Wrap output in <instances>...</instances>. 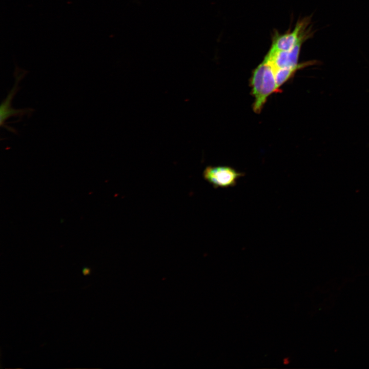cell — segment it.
I'll list each match as a JSON object with an SVG mask.
<instances>
[{
    "label": "cell",
    "instance_id": "cell-1",
    "mask_svg": "<svg viewBox=\"0 0 369 369\" xmlns=\"http://www.w3.org/2000/svg\"><path fill=\"white\" fill-rule=\"evenodd\" d=\"M15 69L14 72L15 82L13 88L8 93L6 98L2 101L0 108V125L1 127L15 132V130L9 128L6 124L9 118L13 116H23L31 115L33 110L31 108L14 109L11 107L12 100L19 89L18 84L26 75L25 71Z\"/></svg>",
    "mask_w": 369,
    "mask_h": 369
},
{
    "label": "cell",
    "instance_id": "cell-2",
    "mask_svg": "<svg viewBox=\"0 0 369 369\" xmlns=\"http://www.w3.org/2000/svg\"><path fill=\"white\" fill-rule=\"evenodd\" d=\"M205 180L215 188H229L236 184L242 173L228 166H208L202 173Z\"/></svg>",
    "mask_w": 369,
    "mask_h": 369
},
{
    "label": "cell",
    "instance_id": "cell-3",
    "mask_svg": "<svg viewBox=\"0 0 369 369\" xmlns=\"http://www.w3.org/2000/svg\"><path fill=\"white\" fill-rule=\"evenodd\" d=\"M308 24L305 21L299 22L292 32L274 36L270 50L290 51L300 40L308 38L311 34L308 31L304 32Z\"/></svg>",
    "mask_w": 369,
    "mask_h": 369
},
{
    "label": "cell",
    "instance_id": "cell-4",
    "mask_svg": "<svg viewBox=\"0 0 369 369\" xmlns=\"http://www.w3.org/2000/svg\"><path fill=\"white\" fill-rule=\"evenodd\" d=\"M265 68L261 90L259 97L254 101V111L260 113L266 102L267 98L273 93L278 92L275 77V67L272 63L264 58Z\"/></svg>",
    "mask_w": 369,
    "mask_h": 369
},
{
    "label": "cell",
    "instance_id": "cell-5",
    "mask_svg": "<svg viewBox=\"0 0 369 369\" xmlns=\"http://www.w3.org/2000/svg\"><path fill=\"white\" fill-rule=\"evenodd\" d=\"M265 68L264 61L259 65L254 70L251 79V86L252 87V93L253 95L255 100L259 96L263 78V74Z\"/></svg>",
    "mask_w": 369,
    "mask_h": 369
},
{
    "label": "cell",
    "instance_id": "cell-6",
    "mask_svg": "<svg viewBox=\"0 0 369 369\" xmlns=\"http://www.w3.org/2000/svg\"><path fill=\"white\" fill-rule=\"evenodd\" d=\"M301 68H275V77L278 88L279 89L280 87L286 82L297 70Z\"/></svg>",
    "mask_w": 369,
    "mask_h": 369
},
{
    "label": "cell",
    "instance_id": "cell-7",
    "mask_svg": "<svg viewBox=\"0 0 369 369\" xmlns=\"http://www.w3.org/2000/svg\"><path fill=\"white\" fill-rule=\"evenodd\" d=\"M90 269L87 267L84 268L83 269V274L84 275H88L90 273Z\"/></svg>",
    "mask_w": 369,
    "mask_h": 369
}]
</instances>
